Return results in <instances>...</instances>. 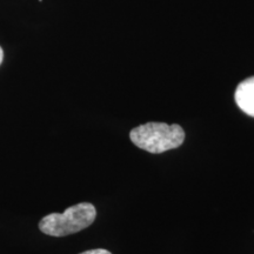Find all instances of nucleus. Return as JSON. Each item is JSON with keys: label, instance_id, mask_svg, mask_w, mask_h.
Wrapping results in <instances>:
<instances>
[{"label": "nucleus", "instance_id": "1", "mask_svg": "<svg viewBox=\"0 0 254 254\" xmlns=\"http://www.w3.org/2000/svg\"><path fill=\"white\" fill-rule=\"evenodd\" d=\"M129 138L136 147L159 154L180 147L185 140V131L178 124L146 123L134 127Z\"/></svg>", "mask_w": 254, "mask_h": 254}, {"label": "nucleus", "instance_id": "2", "mask_svg": "<svg viewBox=\"0 0 254 254\" xmlns=\"http://www.w3.org/2000/svg\"><path fill=\"white\" fill-rule=\"evenodd\" d=\"M97 217V209L91 202L71 206L62 214L51 213L39 222L43 233L51 237H65L91 226Z\"/></svg>", "mask_w": 254, "mask_h": 254}, {"label": "nucleus", "instance_id": "3", "mask_svg": "<svg viewBox=\"0 0 254 254\" xmlns=\"http://www.w3.org/2000/svg\"><path fill=\"white\" fill-rule=\"evenodd\" d=\"M234 99L244 113L254 117V77L247 78L238 85Z\"/></svg>", "mask_w": 254, "mask_h": 254}, {"label": "nucleus", "instance_id": "4", "mask_svg": "<svg viewBox=\"0 0 254 254\" xmlns=\"http://www.w3.org/2000/svg\"><path fill=\"white\" fill-rule=\"evenodd\" d=\"M80 254H112L110 251L104 250V249H97V250H90L86 252H82Z\"/></svg>", "mask_w": 254, "mask_h": 254}, {"label": "nucleus", "instance_id": "5", "mask_svg": "<svg viewBox=\"0 0 254 254\" xmlns=\"http://www.w3.org/2000/svg\"><path fill=\"white\" fill-rule=\"evenodd\" d=\"M2 59H4V51H2L1 47H0V65H1Z\"/></svg>", "mask_w": 254, "mask_h": 254}]
</instances>
